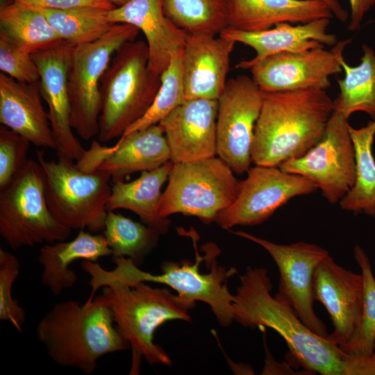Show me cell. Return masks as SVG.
Returning <instances> with one entry per match:
<instances>
[{"label":"cell","instance_id":"cell-39","mask_svg":"<svg viewBox=\"0 0 375 375\" xmlns=\"http://www.w3.org/2000/svg\"><path fill=\"white\" fill-rule=\"evenodd\" d=\"M348 375H375V352L365 356H350Z\"/></svg>","mask_w":375,"mask_h":375},{"label":"cell","instance_id":"cell-5","mask_svg":"<svg viewBox=\"0 0 375 375\" xmlns=\"http://www.w3.org/2000/svg\"><path fill=\"white\" fill-rule=\"evenodd\" d=\"M98 297L110 308L115 324L132 353L130 374H138L142 358L151 365H171L165 351L154 342L156 329L169 320L191 322L188 312L195 303L181 299L167 288L146 282L131 285L113 283Z\"/></svg>","mask_w":375,"mask_h":375},{"label":"cell","instance_id":"cell-40","mask_svg":"<svg viewBox=\"0 0 375 375\" xmlns=\"http://www.w3.org/2000/svg\"><path fill=\"white\" fill-rule=\"evenodd\" d=\"M349 1L351 13L348 29L350 31H356L360 27L366 14L375 6V0H349Z\"/></svg>","mask_w":375,"mask_h":375},{"label":"cell","instance_id":"cell-21","mask_svg":"<svg viewBox=\"0 0 375 375\" xmlns=\"http://www.w3.org/2000/svg\"><path fill=\"white\" fill-rule=\"evenodd\" d=\"M330 19L321 18L297 25L281 23L269 29L257 32L227 27L219 35L247 45L256 51L253 58L242 60L235 66L249 69L254 64L280 53L334 46L337 43L336 36L328 32Z\"/></svg>","mask_w":375,"mask_h":375},{"label":"cell","instance_id":"cell-20","mask_svg":"<svg viewBox=\"0 0 375 375\" xmlns=\"http://www.w3.org/2000/svg\"><path fill=\"white\" fill-rule=\"evenodd\" d=\"M235 43L219 35L187 34L182 56L186 99L218 100L227 82Z\"/></svg>","mask_w":375,"mask_h":375},{"label":"cell","instance_id":"cell-3","mask_svg":"<svg viewBox=\"0 0 375 375\" xmlns=\"http://www.w3.org/2000/svg\"><path fill=\"white\" fill-rule=\"evenodd\" d=\"M36 335L55 363L85 374L94 372L101 357L130 348L98 296L83 304L73 299L56 303L37 324Z\"/></svg>","mask_w":375,"mask_h":375},{"label":"cell","instance_id":"cell-34","mask_svg":"<svg viewBox=\"0 0 375 375\" xmlns=\"http://www.w3.org/2000/svg\"><path fill=\"white\" fill-rule=\"evenodd\" d=\"M353 256L363 278V306L358 328L349 340L339 347L345 354L360 356L371 354L375 347V277L370 260L359 245Z\"/></svg>","mask_w":375,"mask_h":375},{"label":"cell","instance_id":"cell-28","mask_svg":"<svg viewBox=\"0 0 375 375\" xmlns=\"http://www.w3.org/2000/svg\"><path fill=\"white\" fill-rule=\"evenodd\" d=\"M359 65L352 67L344 57L340 60L344 77L338 81L340 93L333 100L334 110L347 119L356 112H363L375 119V51L362 44Z\"/></svg>","mask_w":375,"mask_h":375},{"label":"cell","instance_id":"cell-1","mask_svg":"<svg viewBox=\"0 0 375 375\" xmlns=\"http://www.w3.org/2000/svg\"><path fill=\"white\" fill-rule=\"evenodd\" d=\"M264 267H247L233 294L234 320L248 328L267 327L285 341L293 358L305 369L322 375H347L349 355L300 319L286 298L271 294Z\"/></svg>","mask_w":375,"mask_h":375},{"label":"cell","instance_id":"cell-30","mask_svg":"<svg viewBox=\"0 0 375 375\" xmlns=\"http://www.w3.org/2000/svg\"><path fill=\"white\" fill-rule=\"evenodd\" d=\"M163 8L187 34L216 35L228 27V0H163Z\"/></svg>","mask_w":375,"mask_h":375},{"label":"cell","instance_id":"cell-13","mask_svg":"<svg viewBox=\"0 0 375 375\" xmlns=\"http://www.w3.org/2000/svg\"><path fill=\"white\" fill-rule=\"evenodd\" d=\"M262 100L263 92L246 75L227 80L217 100V154L235 173L247 172L252 162L254 129Z\"/></svg>","mask_w":375,"mask_h":375},{"label":"cell","instance_id":"cell-37","mask_svg":"<svg viewBox=\"0 0 375 375\" xmlns=\"http://www.w3.org/2000/svg\"><path fill=\"white\" fill-rule=\"evenodd\" d=\"M31 142L8 127L0 126V190L12 181L26 162Z\"/></svg>","mask_w":375,"mask_h":375},{"label":"cell","instance_id":"cell-6","mask_svg":"<svg viewBox=\"0 0 375 375\" xmlns=\"http://www.w3.org/2000/svg\"><path fill=\"white\" fill-rule=\"evenodd\" d=\"M149 58L147 42L135 40L113 55L100 83V142L120 138L152 105L161 78L150 69Z\"/></svg>","mask_w":375,"mask_h":375},{"label":"cell","instance_id":"cell-41","mask_svg":"<svg viewBox=\"0 0 375 375\" xmlns=\"http://www.w3.org/2000/svg\"><path fill=\"white\" fill-rule=\"evenodd\" d=\"M331 8L333 15L338 19L345 22L348 18L347 12L342 7V6L336 1L324 0Z\"/></svg>","mask_w":375,"mask_h":375},{"label":"cell","instance_id":"cell-25","mask_svg":"<svg viewBox=\"0 0 375 375\" xmlns=\"http://www.w3.org/2000/svg\"><path fill=\"white\" fill-rule=\"evenodd\" d=\"M112 256L104 235L80 230L71 241L47 243L39 252L38 261L43 267L41 281L55 296L73 288L77 283L76 273L69 267L76 260L97 262Z\"/></svg>","mask_w":375,"mask_h":375},{"label":"cell","instance_id":"cell-43","mask_svg":"<svg viewBox=\"0 0 375 375\" xmlns=\"http://www.w3.org/2000/svg\"><path fill=\"white\" fill-rule=\"evenodd\" d=\"M374 351L375 352V347H374Z\"/></svg>","mask_w":375,"mask_h":375},{"label":"cell","instance_id":"cell-32","mask_svg":"<svg viewBox=\"0 0 375 375\" xmlns=\"http://www.w3.org/2000/svg\"><path fill=\"white\" fill-rule=\"evenodd\" d=\"M112 257H125L140 265L156 244L160 233L148 225L108 210L103 231Z\"/></svg>","mask_w":375,"mask_h":375},{"label":"cell","instance_id":"cell-22","mask_svg":"<svg viewBox=\"0 0 375 375\" xmlns=\"http://www.w3.org/2000/svg\"><path fill=\"white\" fill-rule=\"evenodd\" d=\"M108 18L112 24L135 26L144 33L149 49V65L158 75L167 68L173 53L184 46L187 33L165 15L163 0H130L109 10Z\"/></svg>","mask_w":375,"mask_h":375},{"label":"cell","instance_id":"cell-8","mask_svg":"<svg viewBox=\"0 0 375 375\" xmlns=\"http://www.w3.org/2000/svg\"><path fill=\"white\" fill-rule=\"evenodd\" d=\"M72 229L49 210L44 176L38 160L28 159L10 183L0 190V235L12 250L65 240Z\"/></svg>","mask_w":375,"mask_h":375},{"label":"cell","instance_id":"cell-26","mask_svg":"<svg viewBox=\"0 0 375 375\" xmlns=\"http://www.w3.org/2000/svg\"><path fill=\"white\" fill-rule=\"evenodd\" d=\"M173 162L170 160L156 169L142 172L137 179L131 182L112 181L108 211L129 210L160 234L165 233L169 220L160 216L159 203L162 194L161 188L169 178Z\"/></svg>","mask_w":375,"mask_h":375},{"label":"cell","instance_id":"cell-18","mask_svg":"<svg viewBox=\"0 0 375 375\" xmlns=\"http://www.w3.org/2000/svg\"><path fill=\"white\" fill-rule=\"evenodd\" d=\"M313 297L327 310L333 331L327 339L340 347L359 326L363 306V278L335 262L328 255L317 265L313 277Z\"/></svg>","mask_w":375,"mask_h":375},{"label":"cell","instance_id":"cell-31","mask_svg":"<svg viewBox=\"0 0 375 375\" xmlns=\"http://www.w3.org/2000/svg\"><path fill=\"white\" fill-rule=\"evenodd\" d=\"M37 10L45 16L62 40L74 45L100 38L115 24L108 18L109 10L101 8L88 6Z\"/></svg>","mask_w":375,"mask_h":375},{"label":"cell","instance_id":"cell-19","mask_svg":"<svg viewBox=\"0 0 375 375\" xmlns=\"http://www.w3.org/2000/svg\"><path fill=\"white\" fill-rule=\"evenodd\" d=\"M218 101L186 99L161 121L174 163L194 161L217 154Z\"/></svg>","mask_w":375,"mask_h":375},{"label":"cell","instance_id":"cell-14","mask_svg":"<svg viewBox=\"0 0 375 375\" xmlns=\"http://www.w3.org/2000/svg\"><path fill=\"white\" fill-rule=\"evenodd\" d=\"M235 235L252 241L265 249L279 271L278 291L290 303L304 324L316 334L326 338V327L313 308V277L319 263L329 254L312 243L297 242L281 244L242 231Z\"/></svg>","mask_w":375,"mask_h":375},{"label":"cell","instance_id":"cell-7","mask_svg":"<svg viewBox=\"0 0 375 375\" xmlns=\"http://www.w3.org/2000/svg\"><path fill=\"white\" fill-rule=\"evenodd\" d=\"M37 160L44 173L47 203L55 219L72 230L103 231L112 190L110 174L82 170L65 158L48 160L42 151H37Z\"/></svg>","mask_w":375,"mask_h":375},{"label":"cell","instance_id":"cell-24","mask_svg":"<svg viewBox=\"0 0 375 375\" xmlns=\"http://www.w3.org/2000/svg\"><path fill=\"white\" fill-rule=\"evenodd\" d=\"M333 17L324 0H228V27L247 32Z\"/></svg>","mask_w":375,"mask_h":375},{"label":"cell","instance_id":"cell-42","mask_svg":"<svg viewBox=\"0 0 375 375\" xmlns=\"http://www.w3.org/2000/svg\"><path fill=\"white\" fill-rule=\"evenodd\" d=\"M112 3L113 5H115L116 7L122 6L126 3H128L130 0H107Z\"/></svg>","mask_w":375,"mask_h":375},{"label":"cell","instance_id":"cell-33","mask_svg":"<svg viewBox=\"0 0 375 375\" xmlns=\"http://www.w3.org/2000/svg\"><path fill=\"white\" fill-rule=\"evenodd\" d=\"M182 56L183 48L173 53L169 65L160 75L161 84L152 105L122 136L158 124L186 100Z\"/></svg>","mask_w":375,"mask_h":375},{"label":"cell","instance_id":"cell-27","mask_svg":"<svg viewBox=\"0 0 375 375\" xmlns=\"http://www.w3.org/2000/svg\"><path fill=\"white\" fill-rule=\"evenodd\" d=\"M349 128L355 152L356 178L339 204L344 210L375 217V119L361 128L349 125Z\"/></svg>","mask_w":375,"mask_h":375},{"label":"cell","instance_id":"cell-2","mask_svg":"<svg viewBox=\"0 0 375 375\" xmlns=\"http://www.w3.org/2000/svg\"><path fill=\"white\" fill-rule=\"evenodd\" d=\"M333 110V101L324 89L263 92L252 162L278 167L302 156L321 140Z\"/></svg>","mask_w":375,"mask_h":375},{"label":"cell","instance_id":"cell-38","mask_svg":"<svg viewBox=\"0 0 375 375\" xmlns=\"http://www.w3.org/2000/svg\"><path fill=\"white\" fill-rule=\"evenodd\" d=\"M34 10H67L78 7H97L108 10L116 6L107 0H12Z\"/></svg>","mask_w":375,"mask_h":375},{"label":"cell","instance_id":"cell-29","mask_svg":"<svg viewBox=\"0 0 375 375\" xmlns=\"http://www.w3.org/2000/svg\"><path fill=\"white\" fill-rule=\"evenodd\" d=\"M0 32L31 54L64 41L41 12L14 1L1 6Z\"/></svg>","mask_w":375,"mask_h":375},{"label":"cell","instance_id":"cell-12","mask_svg":"<svg viewBox=\"0 0 375 375\" xmlns=\"http://www.w3.org/2000/svg\"><path fill=\"white\" fill-rule=\"evenodd\" d=\"M317 190L308 179L285 172L279 167L255 165L249 168L247 177L239 181L234 201L218 214L215 222L225 229L260 224L292 198Z\"/></svg>","mask_w":375,"mask_h":375},{"label":"cell","instance_id":"cell-10","mask_svg":"<svg viewBox=\"0 0 375 375\" xmlns=\"http://www.w3.org/2000/svg\"><path fill=\"white\" fill-rule=\"evenodd\" d=\"M139 31L131 24H115L100 38L75 46L67 77L70 124L84 140L99 134L102 76L115 51L135 40Z\"/></svg>","mask_w":375,"mask_h":375},{"label":"cell","instance_id":"cell-16","mask_svg":"<svg viewBox=\"0 0 375 375\" xmlns=\"http://www.w3.org/2000/svg\"><path fill=\"white\" fill-rule=\"evenodd\" d=\"M75 46L63 41L31 55L40 70V93L49 108L48 115L58 158L78 161L86 150L72 131L67 86Z\"/></svg>","mask_w":375,"mask_h":375},{"label":"cell","instance_id":"cell-9","mask_svg":"<svg viewBox=\"0 0 375 375\" xmlns=\"http://www.w3.org/2000/svg\"><path fill=\"white\" fill-rule=\"evenodd\" d=\"M233 172L219 156L173 162L159 203L160 216L182 213L206 224L215 222L236 197L240 181Z\"/></svg>","mask_w":375,"mask_h":375},{"label":"cell","instance_id":"cell-35","mask_svg":"<svg viewBox=\"0 0 375 375\" xmlns=\"http://www.w3.org/2000/svg\"><path fill=\"white\" fill-rule=\"evenodd\" d=\"M20 267L19 261L14 254L0 249V319L8 321L22 333L26 321V312L12 294Z\"/></svg>","mask_w":375,"mask_h":375},{"label":"cell","instance_id":"cell-23","mask_svg":"<svg viewBox=\"0 0 375 375\" xmlns=\"http://www.w3.org/2000/svg\"><path fill=\"white\" fill-rule=\"evenodd\" d=\"M40 81L27 83L0 74V122L36 147L56 149Z\"/></svg>","mask_w":375,"mask_h":375},{"label":"cell","instance_id":"cell-36","mask_svg":"<svg viewBox=\"0 0 375 375\" xmlns=\"http://www.w3.org/2000/svg\"><path fill=\"white\" fill-rule=\"evenodd\" d=\"M0 69L17 81H40V70L31 53L24 51L0 32Z\"/></svg>","mask_w":375,"mask_h":375},{"label":"cell","instance_id":"cell-17","mask_svg":"<svg viewBox=\"0 0 375 375\" xmlns=\"http://www.w3.org/2000/svg\"><path fill=\"white\" fill-rule=\"evenodd\" d=\"M170 160L169 148L158 124L122 136L111 147L94 141L76 165L88 172L104 171L115 181L135 172L156 169Z\"/></svg>","mask_w":375,"mask_h":375},{"label":"cell","instance_id":"cell-15","mask_svg":"<svg viewBox=\"0 0 375 375\" xmlns=\"http://www.w3.org/2000/svg\"><path fill=\"white\" fill-rule=\"evenodd\" d=\"M350 42V39L337 42L331 50L323 47L280 53L265 58L249 69L252 79L263 92L326 90L331 85L330 76L342 72L340 60Z\"/></svg>","mask_w":375,"mask_h":375},{"label":"cell","instance_id":"cell-4","mask_svg":"<svg viewBox=\"0 0 375 375\" xmlns=\"http://www.w3.org/2000/svg\"><path fill=\"white\" fill-rule=\"evenodd\" d=\"M194 245L196 252L194 262L188 260L165 261L160 266L161 272L158 274L142 270L131 259L125 257H112L115 265L112 270L103 269L97 262L82 260L81 266L90 278L89 298H94L99 289L113 283L128 285L140 282L157 283L173 289L188 302L206 303L220 325L229 326L234 321L233 294L228 290V281L237 274V269L219 265L216 260L217 248L208 245L210 269L206 273L201 272L200 265L206 255L201 256L198 253L195 241Z\"/></svg>","mask_w":375,"mask_h":375},{"label":"cell","instance_id":"cell-11","mask_svg":"<svg viewBox=\"0 0 375 375\" xmlns=\"http://www.w3.org/2000/svg\"><path fill=\"white\" fill-rule=\"evenodd\" d=\"M349 128L348 119L333 110L321 140L304 155L285 161L279 168L315 183L330 203H339L356 178L355 152Z\"/></svg>","mask_w":375,"mask_h":375}]
</instances>
